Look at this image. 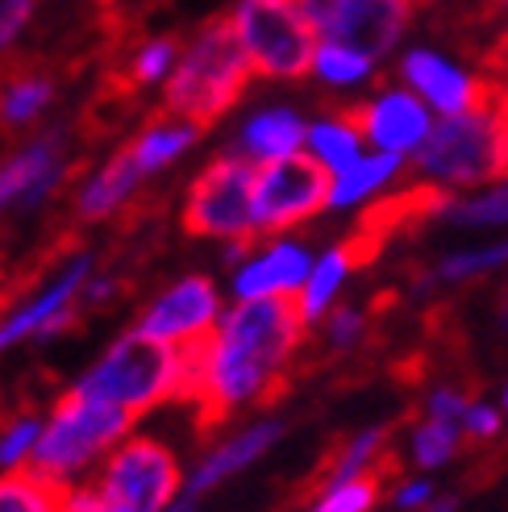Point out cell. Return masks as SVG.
<instances>
[{
  "instance_id": "7bdbcfd3",
  "label": "cell",
  "mask_w": 508,
  "mask_h": 512,
  "mask_svg": "<svg viewBox=\"0 0 508 512\" xmlns=\"http://www.w3.org/2000/svg\"><path fill=\"white\" fill-rule=\"evenodd\" d=\"M409 5H434V0H409Z\"/></svg>"
},
{
  "instance_id": "8fae6325",
  "label": "cell",
  "mask_w": 508,
  "mask_h": 512,
  "mask_svg": "<svg viewBox=\"0 0 508 512\" xmlns=\"http://www.w3.org/2000/svg\"><path fill=\"white\" fill-rule=\"evenodd\" d=\"M400 75L409 80L429 105L442 109L446 117L450 113H471V109H488L500 100L504 84L484 75V80H475V75H463L459 67H450L446 59H438L434 50H409L400 63Z\"/></svg>"
},
{
  "instance_id": "cb8c5ba5",
  "label": "cell",
  "mask_w": 508,
  "mask_h": 512,
  "mask_svg": "<svg viewBox=\"0 0 508 512\" xmlns=\"http://www.w3.org/2000/svg\"><path fill=\"white\" fill-rule=\"evenodd\" d=\"M396 467H400L396 454L388 450V454L379 458L375 467H367L363 475H354V479L338 483V488H329L313 512H371L375 500H379V492H384V483L396 475Z\"/></svg>"
},
{
  "instance_id": "277c9868",
  "label": "cell",
  "mask_w": 508,
  "mask_h": 512,
  "mask_svg": "<svg viewBox=\"0 0 508 512\" xmlns=\"http://www.w3.org/2000/svg\"><path fill=\"white\" fill-rule=\"evenodd\" d=\"M496 105L442 117L434 130H429V138L413 150L417 171L429 175L434 184H446V188H467V184H484V179H500L504 175V138H500Z\"/></svg>"
},
{
  "instance_id": "52a82bcc",
  "label": "cell",
  "mask_w": 508,
  "mask_h": 512,
  "mask_svg": "<svg viewBox=\"0 0 508 512\" xmlns=\"http://www.w3.org/2000/svg\"><path fill=\"white\" fill-rule=\"evenodd\" d=\"M254 167L250 155H221L196 175V184L184 196L180 225L192 238H254Z\"/></svg>"
},
{
  "instance_id": "836d02e7",
  "label": "cell",
  "mask_w": 508,
  "mask_h": 512,
  "mask_svg": "<svg viewBox=\"0 0 508 512\" xmlns=\"http://www.w3.org/2000/svg\"><path fill=\"white\" fill-rule=\"evenodd\" d=\"M34 17V0H0V50H5Z\"/></svg>"
},
{
  "instance_id": "6da1fadb",
  "label": "cell",
  "mask_w": 508,
  "mask_h": 512,
  "mask_svg": "<svg viewBox=\"0 0 508 512\" xmlns=\"http://www.w3.org/2000/svg\"><path fill=\"white\" fill-rule=\"evenodd\" d=\"M304 304L300 292H271L242 300L217 325V358H213V383L205 400L196 404V429L209 433L230 417L234 404L259 400L271 404L288 388L284 363L300 346L304 334Z\"/></svg>"
},
{
  "instance_id": "f1b7e54d",
  "label": "cell",
  "mask_w": 508,
  "mask_h": 512,
  "mask_svg": "<svg viewBox=\"0 0 508 512\" xmlns=\"http://www.w3.org/2000/svg\"><path fill=\"white\" fill-rule=\"evenodd\" d=\"M459 421H442V417H429L425 425H417L413 433V454L421 467H442L459 454Z\"/></svg>"
},
{
  "instance_id": "ba28073f",
  "label": "cell",
  "mask_w": 508,
  "mask_h": 512,
  "mask_svg": "<svg viewBox=\"0 0 508 512\" xmlns=\"http://www.w3.org/2000/svg\"><path fill=\"white\" fill-rule=\"evenodd\" d=\"M334 171L317 155H284L267 159L254 175V229L259 234H284V229L317 217L334 200Z\"/></svg>"
},
{
  "instance_id": "ffe728a7",
  "label": "cell",
  "mask_w": 508,
  "mask_h": 512,
  "mask_svg": "<svg viewBox=\"0 0 508 512\" xmlns=\"http://www.w3.org/2000/svg\"><path fill=\"white\" fill-rule=\"evenodd\" d=\"M300 142H309V130H304V121L292 113V109H267L259 117H250L246 121V130H242V142L238 150L250 159H284V155H296Z\"/></svg>"
},
{
  "instance_id": "74e56055",
  "label": "cell",
  "mask_w": 508,
  "mask_h": 512,
  "mask_svg": "<svg viewBox=\"0 0 508 512\" xmlns=\"http://www.w3.org/2000/svg\"><path fill=\"white\" fill-rule=\"evenodd\" d=\"M496 113H500V138H504V175H508V84H504V92H500V105H496Z\"/></svg>"
},
{
  "instance_id": "7a4b0ae2",
  "label": "cell",
  "mask_w": 508,
  "mask_h": 512,
  "mask_svg": "<svg viewBox=\"0 0 508 512\" xmlns=\"http://www.w3.org/2000/svg\"><path fill=\"white\" fill-rule=\"evenodd\" d=\"M250 71L254 63L238 38L234 17H213L200 25L196 42L175 63L163 92V113L205 130L225 109H234V100L250 84Z\"/></svg>"
},
{
  "instance_id": "7402d4cb",
  "label": "cell",
  "mask_w": 508,
  "mask_h": 512,
  "mask_svg": "<svg viewBox=\"0 0 508 512\" xmlns=\"http://www.w3.org/2000/svg\"><path fill=\"white\" fill-rule=\"evenodd\" d=\"M55 100V80L38 71H9L0 84V125L5 130H25L42 117V109Z\"/></svg>"
},
{
  "instance_id": "e575fe53",
  "label": "cell",
  "mask_w": 508,
  "mask_h": 512,
  "mask_svg": "<svg viewBox=\"0 0 508 512\" xmlns=\"http://www.w3.org/2000/svg\"><path fill=\"white\" fill-rule=\"evenodd\" d=\"M459 425H463V433L471 442H488V438L500 433V417H496V408H488V404H471Z\"/></svg>"
},
{
  "instance_id": "44dd1931",
  "label": "cell",
  "mask_w": 508,
  "mask_h": 512,
  "mask_svg": "<svg viewBox=\"0 0 508 512\" xmlns=\"http://www.w3.org/2000/svg\"><path fill=\"white\" fill-rule=\"evenodd\" d=\"M67 500V479L42 475L34 467H13V475H0V512H67Z\"/></svg>"
},
{
  "instance_id": "5b68a950",
  "label": "cell",
  "mask_w": 508,
  "mask_h": 512,
  "mask_svg": "<svg viewBox=\"0 0 508 512\" xmlns=\"http://www.w3.org/2000/svg\"><path fill=\"white\" fill-rule=\"evenodd\" d=\"M134 425V417L117 404L92 400L80 388H71L63 404L55 408V417L42 429V438L30 454V467L42 475L67 479L80 467H88L96 454H105L113 442L125 438V429Z\"/></svg>"
},
{
  "instance_id": "b9f144b4",
  "label": "cell",
  "mask_w": 508,
  "mask_h": 512,
  "mask_svg": "<svg viewBox=\"0 0 508 512\" xmlns=\"http://www.w3.org/2000/svg\"><path fill=\"white\" fill-rule=\"evenodd\" d=\"M492 5H496V9H508V0H492Z\"/></svg>"
},
{
  "instance_id": "83f0119b",
  "label": "cell",
  "mask_w": 508,
  "mask_h": 512,
  "mask_svg": "<svg viewBox=\"0 0 508 512\" xmlns=\"http://www.w3.org/2000/svg\"><path fill=\"white\" fill-rule=\"evenodd\" d=\"M371 55H363V50L354 46H342V42H321L317 46V59H313V71L321 75V80L329 84H354L363 80V75H371Z\"/></svg>"
},
{
  "instance_id": "d6a6232c",
  "label": "cell",
  "mask_w": 508,
  "mask_h": 512,
  "mask_svg": "<svg viewBox=\"0 0 508 512\" xmlns=\"http://www.w3.org/2000/svg\"><path fill=\"white\" fill-rule=\"evenodd\" d=\"M363 334V313L359 309H338L334 317H329V329H325V342L334 346V350H346L354 346Z\"/></svg>"
},
{
  "instance_id": "ac0fdd59",
  "label": "cell",
  "mask_w": 508,
  "mask_h": 512,
  "mask_svg": "<svg viewBox=\"0 0 508 512\" xmlns=\"http://www.w3.org/2000/svg\"><path fill=\"white\" fill-rule=\"evenodd\" d=\"M138 179H142V167H138L134 146L117 150V155L92 175V184L80 192V217H84V221H100V217L117 213L121 204L134 196Z\"/></svg>"
},
{
  "instance_id": "9c48e42d",
  "label": "cell",
  "mask_w": 508,
  "mask_h": 512,
  "mask_svg": "<svg viewBox=\"0 0 508 512\" xmlns=\"http://www.w3.org/2000/svg\"><path fill=\"white\" fill-rule=\"evenodd\" d=\"M180 488V463L155 438L125 442L100 479V508L96 512H167Z\"/></svg>"
},
{
  "instance_id": "d6986e66",
  "label": "cell",
  "mask_w": 508,
  "mask_h": 512,
  "mask_svg": "<svg viewBox=\"0 0 508 512\" xmlns=\"http://www.w3.org/2000/svg\"><path fill=\"white\" fill-rule=\"evenodd\" d=\"M284 433V425L279 421H259L254 429H246V433H238L234 442H225V446H217L213 454H209V463L200 467L192 479H188V496H200V492H209L213 483H221L225 475H234V471H242L246 463H254L263 450H271V442Z\"/></svg>"
},
{
  "instance_id": "f6af8a7d",
  "label": "cell",
  "mask_w": 508,
  "mask_h": 512,
  "mask_svg": "<svg viewBox=\"0 0 508 512\" xmlns=\"http://www.w3.org/2000/svg\"><path fill=\"white\" fill-rule=\"evenodd\" d=\"M504 408H508V396H504Z\"/></svg>"
},
{
  "instance_id": "f546056e",
  "label": "cell",
  "mask_w": 508,
  "mask_h": 512,
  "mask_svg": "<svg viewBox=\"0 0 508 512\" xmlns=\"http://www.w3.org/2000/svg\"><path fill=\"white\" fill-rule=\"evenodd\" d=\"M175 42L171 38H155L150 46H142L138 55H134V63H130V71H125V88H142V84H155V80H163V75H171L175 71Z\"/></svg>"
},
{
  "instance_id": "4316f807",
  "label": "cell",
  "mask_w": 508,
  "mask_h": 512,
  "mask_svg": "<svg viewBox=\"0 0 508 512\" xmlns=\"http://www.w3.org/2000/svg\"><path fill=\"white\" fill-rule=\"evenodd\" d=\"M354 271V263H350V254L342 250V246H334L325 254V259L313 267V275H309V284L300 288V304H304V317L309 321H317L325 309H329V300H334V292L342 288V279Z\"/></svg>"
},
{
  "instance_id": "2e32d148",
  "label": "cell",
  "mask_w": 508,
  "mask_h": 512,
  "mask_svg": "<svg viewBox=\"0 0 508 512\" xmlns=\"http://www.w3.org/2000/svg\"><path fill=\"white\" fill-rule=\"evenodd\" d=\"M84 275H88V259L80 254V259H75L38 300L21 304V309H17L5 325H0V350L13 346V342H21V338H30V334H55V329H63V325L71 321L67 304L75 300V292H80Z\"/></svg>"
},
{
  "instance_id": "484cf974",
  "label": "cell",
  "mask_w": 508,
  "mask_h": 512,
  "mask_svg": "<svg viewBox=\"0 0 508 512\" xmlns=\"http://www.w3.org/2000/svg\"><path fill=\"white\" fill-rule=\"evenodd\" d=\"M359 142H363V134L354 130L350 121H342V117H334V121H317L313 130H309V146H313V155L334 171V175H342V171H350L354 163H359Z\"/></svg>"
},
{
  "instance_id": "5bb4252c",
  "label": "cell",
  "mask_w": 508,
  "mask_h": 512,
  "mask_svg": "<svg viewBox=\"0 0 508 512\" xmlns=\"http://www.w3.org/2000/svg\"><path fill=\"white\" fill-rule=\"evenodd\" d=\"M63 138L67 130H50L42 138H34L25 150L9 163H0V209H9V204H38L50 188L63 179Z\"/></svg>"
},
{
  "instance_id": "4dcf8cb0",
  "label": "cell",
  "mask_w": 508,
  "mask_h": 512,
  "mask_svg": "<svg viewBox=\"0 0 508 512\" xmlns=\"http://www.w3.org/2000/svg\"><path fill=\"white\" fill-rule=\"evenodd\" d=\"M508 263V242L492 246V250H467V254H450V259L438 267L442 279H471V275H484Z\"/></svg>"
},
{
  "instance_id": "e0dca14e",
  "label": "cell",
  "mask_w": 508,
  "mask_h": 512,
  "mask_svg": "<svg viewBox=\"0 0 508 512\" xmlns=\"http://www.w3.org/2000/svg\"><path fill=\"white\" fill-rule=\"evenodd\" d=\"M313 275V259L309 250L296 246V242H275L267 254L250 259L238 279H234V292L238 300H254V296H271V292H300Z\"/></svg>"
},
{
  "instance_id": "4fadbf2b",
  "label": "cell",
  "mask_w": 508,
  "mask_h": 512,
  "mask_svg": "<svg viewBox=\"0 0 508 512\" xmlns=\"http://www.w3.org/2000/svg\"><path fill=\"white\" fill-rule=\"evenodd\" d=\"M217 313H221L217 288L209 284L205 275H188V279H180L175 288H167V292L146 309L142 334L180 346V342H188V338H196V334H209V329L217 325Z\"/></svg>"
},
{
  "instance_id": "3957f363",
  "label": "cell",
  "mask_w": 508,
  "mask_h": 512,
  "mask_svg": "<svg viewBox=\"0 0 508 512\" xmlns=\"http://www.w3.org/2000/svg\"><path fill=\"white\" fill-rule=\"evenodd\" d=\"M175 383H180V346L138 329V334L113 342V350L75 388L92 400L125 408L130 417H142L155 404L175 400Z\"/></svg>"
},
{
  "instance_id": "f35d334b",
  "label": "cell",
  "mask_w": 508,
  "mask_h": 512,
  "mask_svg": "<svg viewBox=\"0 0 508 512\" xmlns=\"http://www.w3.org/2000/svg\"><path fill=\"white\" fill-rule=\"evenodd\" d=\"M425 512H454V500H438L434 508H425Z\"/></svg>"
},
{
  "instance_id": "d4e9b609",
  "label": "cell",
  "mask_w": 508,
  "mask_h": 512,
  "mask_svg": "<svg viewBox=\"0 0 508 512\" xmlns=\"http://www.w3.org/2000/svg\"><path fill=\"white\" fill-rule=\"evenodd\" d=\"M396 171H400V155H392V150H379L371 159H359L350 171H342L334 179V200H329V209H350V204H359L367 192L384 188Z\"/></svg>"
},
{
  "instance_id": "8992f818",
  "label": "cell",
  "mask_w": 508,
  "mask_h": 512,
  "mask_svg": "<svg viewBox=\"0 0 508 512\" xmlns=\"http://www.w3.org/2000/svg\"><path fill=\"white\" fill-rule=\"evenodd\" d=\"M234 25L254 71L267 80H300L313 71L321 42L300 0H242Z\"/></svg>"
},
{
  "instance_id": "d590c367",
  "label": "cell",
  "mask_w": 508,
  "mask_h": 512,
  "mask_svg": "<svg viewBox=\"0 0 508 512\" xmlns=\"http://www.w3.org/2000/svg\"><path fill=\"white\" fill-rule=\"evenodd\" d=\"M471 404H475L471 396L454 392V388H442V392L429 396V417H442V421H463Z\"/></svg>"
},
{
  "instance_id": "7c38bea8",
  "label": "cell",
  "mask_w": 508,
  "mask_h": 512,
  "mask_svg": "<svg viewBox=\"0 0 508 512\" xmlns=\"http://www.w3.org/2000/svg\"><path fill=\"white\" fill-rule=\"evenodd\" d=\"M334 117L350 121L363 138H371L379 150H392V155H409L429 138V109L409 92H384L371 105H342Z\"/></svg>"
},
{
  "instance_id": "ee69618b",
  "label": "cell",
  "mask_w": 508,
  "mask_h": 512,
  "mask_svg": "<svg viewBox=\"0 0 508 512\" xmlns=\"http://www.w3.org/2000/svg\"><path fill=\"white\" fill-rule=\"evenodd\" d=\"M0 309H5V292H0Z\"/></svg>"
},
{
  "instance_id": "8d00e7d4",
  "label": "cell",
  "mask_w": 508,
  "mask_h": 512,
  "mask_svg": "<svg viewBox=\"0 0 508 512\" xmlns=\"http://www.w3.org/2000/svg\"><path fill=\"white\" fill-rule=\"evenodd\" d=\"M429 496H434V488H429V483H409V488L396 492V508H421Z\"/></svg>"
},
{
  "instance_id": "30bf717a",
  "label": "cell",
  "mask_w": 508,
  "mask_h": 512,
  "mask_svg": "<svg viewBox=\"0 0 508 512\" xmlns=\"http://www.w3.org/2000/svg\"><path fill=\"white\" fill-rule=\"evenodd\" d=\"M321 42H342L379 59L409 25V0H300Z\"/></svg>"
},
{
  "instance_id": "1f68e13d",
  "label": "cell",
  "mask_w": 508,
  "mask_h": 512,
  "mask_svg": "<svg viewBox=\"0 0 508 512\" xmlns=\"http://www.w3.org/2000/svg\"><path fill=\"white\" fill-rule=\"evenodd\" d=\"M38 438H42V425H38L34 417H21V421L5 433V438H0V467H21L25 458L34 454Z\"/></svg>"
},
{
  "instance_id": "ab89813d",
  "label": "cell",
  "mask_w": 508,
  "mask_h": 512,
  "mask_svg": "<svg viewBox=\"0 0 508 512\" xmlns=\"http://www.w3.org/2000/svg\"><path fill=\"white\" fill-rule=\"evenodd\" d=\"M500 321L508 325V292H504V300H500Z\"/></svg>"
},
{
  "instance_id": "60d3db41",
  "label": "cell",
  "mask_w": 508,
  "mask_h": 512,
  "mask_svg": "<svg viewBox=\"0 0 508 512\" xmlns=\"http://www.w3.org/2000/svg\"><path fill=\"white\" fill-rule=\"evenodd\" d=\"M167 512H192V504H188V500H184V504H171Z\"/></svg>"
},
{
  "instance_id": "9a60e30c",
  "label": "cell",
  "mask_w": 508,
  "mask_h": 512,
  "mask_svg": "<svg viewBox=\"0 0 508 512\" xmlns=\"http://www.w3.org/2000/svg\"><path fill=\"white\" fill-rule=\"evenodd\" d=\"M450 204H454V200H450L446 184H434V179H429V184H413V188H404V192H396V196L375 200L371 209L359 217V229L388 246L396 234H404V229H417L421 221L446 213Z\"/></svg>"
},
{
  "instance_id": "603a6c76",
  "label": "cell",
  "mask_w": 508,
  "mask_h": 512,
  "mask_svg": "<svg viewBox=\"0 0 508 512\" xmlns=\"http://www.w3.org/2000/svg\"><path fill=\"white\" fill-rule=\"evenodd\" d=\"M200 138V125H192V121H180V117H167V113H159V117H150V125L134 138V155H138V167H142V175H150V171H159V167H167L171 159H180L184 150L192 146Z\"/></svg>"
}]
</instances>
